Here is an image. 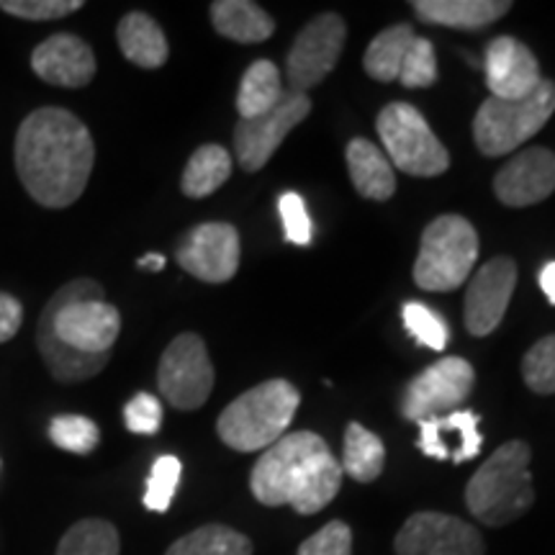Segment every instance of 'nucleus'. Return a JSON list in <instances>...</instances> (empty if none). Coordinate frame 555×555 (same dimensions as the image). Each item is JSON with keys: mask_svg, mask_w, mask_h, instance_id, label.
<instances>
[{"mask_svg": "<svg viewBox=\"0 0 555 555\" xmlns=\"http://www.w3.org/2000/svg\"><path fill=\"white\" fill-rule=\"evenodd\" d=\"M119 309L103 301V286L93 278H78L62 286L39 317L37 347L57 380L93 378L111 360L119 339Z\"/></svg>", "mask_w": 555, "mask_h": 555, "instance_id": "1", "label": "nucleus"}, {"mask_svg": "<svg viewBox=\"0 0 555 555\" xmlns=\"http://www.w3.org/2000/svg\"><path fill=\"white\" fill-rule=\"evenodd\" d=\"M13 159L26 193L39 206L67 208L86 191L95 144L78 116L67 108L47 106L21 121Z\"/></svg>", "mask_w": 555, "mask_h": 555, "instance_id": "2", "label": "nucleus"}, {"mask_svg": "<svg viewBox=\"0 0 555 555\" xmlns=\"http://www.w3.org/2000/svg\"><path fill=\"white\" fill-rule=\"evenodd\" d=\"M343 466L324 437L309 429L283 435L249 474V489L266 506H294L298 515H317L339 494Z\"/></svg>", "mask_w": 555, "mask_h": 555, "instance_id": "3", "label": "nucleus"}, {"mask_svg": "<svg viewBox=\"0 0 555 555\" xmlns=\"http://www.w3.org/2000/svg\"><path fill=\"white\" fill-rule=\"evenodd\" d=\"M530 457L527 442L509 440L476 470L468 481L466 504L478 522L502 527L530 509L535 502Z\"/></svg>", "mask_w": 555, "mask_h": 555, "instance_id": "4", "label": "nucleus"}, {"mask_svg": "<svg viewBox=\"0 0 555 555\" xmlns=\"http://www.w3.org/2000/svg\"><path fill=\"white\" fill-rule=\"evenodd\" d=\"M298 401H301V393L291 380H262L219 414L217 433L221 442L237 453L268 450L286 435L296 416Z\"/></svg>", "mask_w": 555, "mask_h": 555, "instance_id": "5", "label": "nucleus"}, {"mask_svg": "<svg viewBox=\"0 0 555 555\" xmlns=\"http://www.w3.org/2000/svg\"><path fill=\"white\" fill-rule=\"evenodd\" d=\"M478 262V234L457 214L437 217L422 234L414 262V281L422 291L446 294L466 283Z\"/></svg>", "mask_w": 555, "mask_h": 555, "instance_id": "6", "label": "nucleus"}, {"mask_svg": "<svg viewBox=\"0 0 555 555\" xmlns=\"http://www.w3.org/2000/svg\"><path fill=\"white\" fill-rule=\"evenodd\" d=\"M555 114V82L545 80L530 95L502 101L489 95L474 119V142L486 157L509 155L522 147Z\"/></svg>", "mask_w": 555, "mask_h": 555, "instance_id": "7", "label": "nucleus"}, {"mask_svg": "<svg viewBox=\"0 0 555 555\" xmlns=\"http://www.w3.org/2000/svg\"><path fill=\"white\" fill-rule=\"evenodd\" d=\"M378 137L384 142V155L397 170L416 178L442 176L450 168L446 144L429 129L425 116L409 103H388L378 114Z\"/></svg>", "mask_w": 555, "mask_h": 555, "instance_id": "8", "label": "nucleus"}, {"mask_svg": "<svg viewBox=\"0 0 555 555\" xmlns=\"http://www.w3.org/2000/svg\"><path fill=\"white\" fill-rule=\"evenodd\" d=\"M157 386L163 399L180 412L204 406L214 388V365L204 339L193 332L172 339L159 358Z\"/></svg>", "mask_w": 555, "mask_h": 555, "instance_id": "9", "label": "nucleus"}, {"mask_svg": "<svg viewBox=\"0 0 555 555\" xmlns=\"http://www.w3.org/2000/svg\"><path fill=\"white\" fill-rule=\"evenodd\" d=\"M476 384V371L468 360L446 358L425 367L412 378L401 393V416L409 422H425L433 416L457 412V406L470 397Z\"/></svg>", "mask_w": 555, "mask_h": 555, "instance_id": "10", "label": "nucleus"}, {"mask_svg": "<svg viewBox=\"0 0 555 555\" xmlns=\"http://www.w3.org/2000/svg\"><path fill=\"white\" fill-rule=\"evenodd\" d=\"M311 101L307 93L286 90L281 103L255 119H240L234 127V155L245 172H258L270 163L291 131L309 116Z\"/></svg>", "mask_w": 555, "mask_h": 555, "instance_id": "11", "label": "nucleus"}, {"mask_svg": "<svg viewBox=\"0 0 555 555\" xmlns=\"http://www.w3.org/2000/svg\"><path fill=\"white\" fill-rule=\"evenodd\" d=\"M347 39V26L337 13H322L304 26L291 47L286 60V75L291 90L307 93L319 86L335 69Z\"/></svg>", "mask_w": 555, "mask_h": 555, "instance_id": "12", "label": "nucleus"}, {"mask_svg": "<svg viewBox=\"0 0 555 555\" xmlns=\"http://www.w3.org/2000/svg\"><path fill=\"white\" fill-rule=\"evenodd\" d=\"M178 266L204 283H227L240 268V234L227 221L193 227L176 249Z\"/></svg>", "mask_w": 555, "mask_h": 555, "instance_id": "13", "label": "nucleus"}, {"mask_svg": "<svg viewBox=\"0 0 555 555\" xmlns=\"http://www.w3.org/2000/svg\"><path fill=\"white\" fill-rule=\"evenodd\" d=\"M393 547L397 555H486L481 532L442 512H416L409 517Z\"/></svg>", "mask_w": 555, "mask_h": 555, "instance_id": "14", "label": "nucleus"}, {"mask_svg": "<svg viewBox=\"0 0 555 555\" xmlns=\"http://www.w3.org/2000/svg\"><path fill=\"white\" fill-rule=\"evenodd\" d=\"M517 286V266L512 258H494L478 268L466 291V330L474 337L491 335L506 314Z\"/></svg>", "mask_w": 555, "mask_h": 555, "instance_id": "15", "label": "nucleus"}, {"mask_svg": "<svg viewBox=\"0 0 555 555\" xmlns=\"http://www.w3.org/2000/svg\"><path fill=\"white\" fill-rule=\"evenodd\" d=\"M483 69L491 95L502 101L525 99L543 82L535 54L515 37H496L486 47Z\"/></svg>", "mask_w": 555, "mask_h": 555, "instance_id": "16", "label": "nucleus"}, {"mask_svg": "<svg viewBox=\"0 0 555 555\" xmlns=\"http://www.w3.org/2000/svg\"><path fill=\"white\" fill-rule=\"evenodd\" d=\"M555 191V152L522 150L494 178V193L504 206L525 208L545 201Z\"/></svg>", "mask_w": 555, "mask_h": 555, "instance_id": "17", "label": "nucleus"}, {"mask_svg": "<svg viewBox=\"0 0 555 555\" xmlns=\"http://www.w3.org/2000/svg\"><path fill=\"white\" fill-rule=\"evenodd\" d=\"M31 69L50 86L86 88L95 78V54L75 34H54L31 52Z\"/></svg>", "mask_w": 555, "mask_h": 555, "instance_id": "18", "label": "nucleus"}, {"mask_svg": "<svg viewBox=\"0 0 555 555\" xmlns=\"http://www.w3.org/2000/svg\"><path fill=\"white\" fill-rule=\"evenodd\" d=\"M420 425V450L435 461L468 463L478 457L483 437L478 433L481 416L468 409H457L446 416L416 422Z\"/></svg>", "mask_w": 555, "mask_h": 555, "instance_id": "19", "label": "nucleus"}, {"mask_svg": "<svg viewBox=\"0 0 555 555\" xmlns=\"http://www.w3.org/2000/svg\"><path fill=\"white\" fill-rule=\"evenodd\" d=\"M414 11L416 18L425 24L450 26V29L463 31H481L486 26L496 24L499 18L512 11V3L506 0H416Z\"/></svg>", "mask_w": 555, "mask_h": 555, "instance_id": "20", "label": "nucleus"}, {"mask_svg": "<svg viewBox=\"0 0 555 555\" xmlns=\"http://www.w3.org/2000/svg\"><path fill=\"white\" fill-rule=\"evenodd\" d=\"M347 170L356 191L363 198L371 201H388L397 191V176L393 165L388 163L384 150H378L371 139H352L347 144Z\"/></svg>", "mask_w": 555, "mask_h": 555, "instance_id": "21", "label": "nucleus"}, {"mask_svg": "<svg viewBox=\"0 0 555 555\" xmlns=\"http://www.w3.org/2000/svg\"><path fill=\"white\" fill-rule=\"evenodd\" d=\"M116 39L119 47L131 65L144 67V69H157L168 62L170 47L165 39V31L159 29V24L147 13L131 11L119 21V29H116Z\"/></svg>", "mask_w": 555, "mask_h": 555, "instance_id": "22", "label": "nucleus"}, {"mask_svg": "<svg viewBox=\"0 0 555 555\" xmlns=\"http://www.w3.org/2000/svg\"><path fill=\"white\" fill-rule=\"evenodd\" d=\"M211 24L221 37L240 44H260L273 37L275 24L258 3L249 0H217L211 3Z\"/></svg>", "mask_w": 555, "mask_h": 555, "instance_id": "23", "label": "nucleus"}, {"mask_svg": "<svg viewBox=\"0 0 555 555\" xmlns=\"http://www.w3.org/2000/svg\"><path fill=\"white\" fill-rule=\"evenodd\" d=\"M283 80L278 67L270 60H258L247 67L245 78L237 90L240 119H255V116L273 111L283 99Z\"/></svg>", "mask_w": 555, "mask_h": 555, "instance_id": "24", "label": "nucleus"}, {"mask_svg": "<svg viewBox=\"0 0 555 555\" xmlns=\"http://www.w3.org/2000/svg\"><path fill=\"white\" fill-rule=\"evenodd\" d=\"M232 176V155L221 144H204L193 152L183 170L180 189L191 198H206Z\"/></svg>", "mask_w": 555, "mask_h": 555, "instance_id": "25", "label": "nucleus"}, {"mask_svg": "<svg viewBox=\"0 0 555 555\" xmlns=\"http://www.w3.org/2000/svg\"><path fill=\"white\" fill-rule=\"evenodd\" d=\"M414 39L416 34L409 24L388 26L386 31H380L378 37L367 44L363 57L365 73L378 82L399 80L401 65H404V57L409 47L414 44Z\"/></svg>", "mask_w": 555, "mask_h": 555, "instance_id": "26", "label": "nucleus"}, {"mask_svg": "<svg viewBox=\"0 0 555 555\" xmlns=\"http://www.w3.org/2000/svg\"><path fill=\"white\" fill-rule=\"evenodd\" d=\"M343 474L352 476L360 483H371L384 474L386 466V448L378 440V435H373L371 429H365L358 422H352L345 433V453H343Z\"/></svg>", "mask_w": 555, "mask_h": 555, "instance_id": "27", "label": "nucleus"}, {"mask_svg": "<svg viewBox=\"0 0 555 555\" xmlns=\"http://www.w3.org/2000/svg\"><path fill=\"white\" fill-rule=\"evenodd\" d=\"M165 555H253V543L227 525H206L176 540Z\"/></svg>", "mask_w": 555, "mask_h": 555, "instance_id": "28", "label": "nucleus"}, {"mask_svg": "<svg viewBox=\"0 0 555 555\" xmlns=\"http://www.w3.org/2000/svg\"><path fill=\"white\" fill-rule=\"evenodd\" d=\"M119 532L106 519H82L69 527L57 545V555H119Z\"/></svg>", "mask_w": 555, "mask_h": 555, "instance_id": "29", "label": "nucleus"}, {"mask_svg": "<svg viewBox=\"0 0 555 555\" xmlns=\"http://www.w3.org/2000/svg\"><path fill=\"white\" fill-rule=\"evenodd\" d=\"M50 440L60 450L75 455H88L99 448L101 429L93 420L80 414H62L54 416L50 425Z\"/></svg>", "mask_w": 555, "mask_h": 555, "instance_id": "30", "label": "nucleus"}, {"mask_svg": "<svg viewBox=\"0 0 555 555\" xmlns=\"http://www.w3.org/2000/svg\"><path fill=\"white\" fill-rule=\"evenodd\" d=\"M180 474H183V466L176 455H163L157 457L155 466H152V474L147 478V491H144V506L152 512H168L172 499H176Z\"/></svg>", "mask_w": 555, "mask_h": 555, "instance_id": "31", "label": "nucleus"}, {"mask_svg": "<svg viewBox=\"0 0 555 555\" xmlns=\"http://www.w3.org/2000/svg\"><path fill=\"white\" fill-rule=\"evenodd\" d=\"M401 317H404L406 332L416 339V343L429 347V350H435V352L446 350L448 324L442 322V317L437 314V311L425 307V304L409 301L404 311H401Z\"/></svg>", "mask_w": 555, "mask_h": 555, "instance_id": "32", "label": "nucleus"}, {"mask_svg": "<svg viewBox=\"0 0 555 555\" xmlns=\"http://www.w3.org/2000/svg\"><path fill=\"white\" fill-rule=\"evenodd\" d=\"M522 376L535 393H555V335L543 337L527 350Z\"/></svg>", "mask_w": 555, "mask_h": 555, "instance_id": "33", "label": "nucleus"}, {"mask_svg": "<svg viewBox=\"0 0 555 555\" xmlns=\"http://www.w3.org/2000/svg\"><path fill=\"white\" fill-rule=\"evenodd\" d=\"M437 80V57L433 41L425 37H416L414 44L409 47L404 65H401L399 82L404 88H429Z\"/></svg>", "mask_w": 555, "mask_h": 555, "instance_id": "34", "label": "nucleus"}, {"mask_svg": "<svg viewBox=\"0 0 555 555\" xmlns=\"http://www.w3.org/2000/svg\"><path fill=\"white\" fill-rule=\"evenodd\" d=\"M80 9V0H0V11L26 21L65 18Z\"/></svg>", "mask_w": 555, "mask_h": 555, "instance_id": "35", "label": "nucleus"}, {"mask_svg": "<svg viewBox=\"0 0 555 555\" xmlns=\"http://www.w3.org/2000/svg\"><path fill=\"white\" fill-rule=\"evenodd\" d=\"M278 211H281L283 232H286L291 245H311V219L304 198L298 193H283L281 201H278Z\"/></svg>", "mask_w": 555, "mask_h": 555, "instance_id": "36", "label": "nucleus"}, {"mask_svg": "<svg viewBox=\"0 0 555 555\" xmlns=\"http://www.w3.org/2000/svg\"><path fill=\"white\" fill-rule=\"evenodd\" d=\"M298 555H352V532L345 522L324 525L298 547Z\"/></svg>", "mask_w": 555, "mask_h": 555, "instance_id": "37", "label": "nucleus"}, {"mask_svg": "<svg viewBox=\"0 0 555 555\" xmlns=\"http://www.w3.org/2000/svg\"><path fill=\"white\" fill-rule=\"evenodd\" d=\"M124 422L134 435H155L163 425V404L152 393H137L124 406Z\"/></svg>", "mask_w": 555, "mask_h": 555, "instance_id": "38", "label": "nucleus"}, {"mask_svg": "<svg viewBox=\"0 0 555 555\" xmlns=\"http://www.w3.org/2000/svg\"><path fill=\"white\" fill-rule=\"evenodd\" d=\"M21 322H24V307H21V301L0 291V343H9V339L16 337Z\"/></svg>", "mask_w": 555, "mask_h": 555, "instance_id": "39", "label": "nucleus"}, {"mask_svg": "<svg viewBox=\"0 0 555 555\" xmlns=\"http://www.w3.org/2000/svg\"><path fill=\"white\" fill-rule=\"evenodd\" d=\"M540 288H543V294L547 296V301L555 307V260L547 262V266L540 270Z\"/></svg>", "mask_w": 555, "mask_h": 555, "instance_id": "40", "label": "nucleus"}, {"mask_svg": "<svg viewBox=\"0 0 555 555\" xmlns=\"http://www.w3.org/2000/svg\"><path fill=\"white\" fill-rule=\"evenodd\" d=\"M137 266L142 270H152V273H159V270L165 268V258H163V255L152 253V255H144V258H139Z\"/></svg>", "mask_w": 555, "mask_h": 555, "instance_id": "41", "label": "nucleus"}]
</instances>
